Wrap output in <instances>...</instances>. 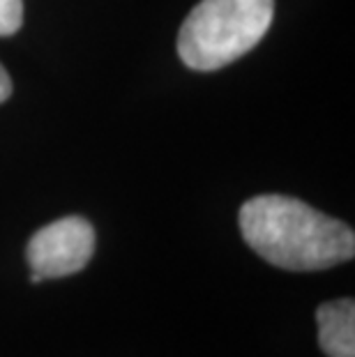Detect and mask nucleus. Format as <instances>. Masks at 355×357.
<instances>
[{
	"label": "nucleus",
	"instance_id": "obj_1",
	"mask_svg": "<svg viewBox=\"0 0 355 357\" xmlns=\"http://www.w3.org/2000/svg\"><path fill=\"white\" fill-rule=\"evenodd\" d=\"M240 233L263 261L291 272H316L355 256L351 226L305 201L263 194L240 208Z\"/></svg>",
	"mask_w": 355,
	"mask_h": 357
},
{
	"label": "nucleus",
	"instance_id": "obj_3",
	"mask_svg": "<svg viewBox=\"0 0 355 357\" xmlns=\"http://www.w3.org/2000/svg\"><path fill=\"white\" fill-rule=\"evenodd\" d=\"M95 254V229L83 217H63L33 233L26 261L33 270L30 281L60 279L81 272Z\"/></svg>",
	"mask_w": 355,
	"mask_h": 357
},
{
	"label": "nucleus",
	"instance_id": "obj_2",
	"mask_svg": "<svg viewBox=\"0 0 355 357\" xmlns=\"http://www.w3.org/2000/svg\"><path fill=\"white\" fill-rule=\"evenodd\" d=\"M275 0H201L178 33V53L196 72H215L252 51L273 26Z\"/></svg>",
	"mask_w": 355,
	"mask_h": 357
},
{
	"label": "nucleus",
	"instance_id": "obj_6",
	"mask_svg": "<svg viewBox=\"0 0 355 357\" xmlns=\"http://www.w3.org/2000/svg\"><path fill=\"white\" fill-rule=\"evenodd\" d=\"M12 95V79L10 74H7V70L3 65H0V104H3L5 100H10Z\"/></svg>",
	"mask_w": 355,
	"mask_h": 357
},
{
	"label": "nucleus",
	"instance_id": "obj_4",
	"mask_svg": "<svg viewBox=\"0 0 355 357\" xmlns=\"http://www.w3.org/2000/svg\"><path fill=\"white\" fill-rule=\"evenodd\" d=\"M319 346L326 357H355V302L351 298L323 302L316 309Z\"/></svg>",
	"mask_w": 355,
	"mask_h": 357
},
{
	"label": "nucleus",
	"instance_id": "obj_5",
	"mask_svg": "<svg viewBox=\"0 0 355 357\" xmlns=\"http://www.w3.org/2000/svg\"><path fill=\"white\" fill-rule=\"evenodd\" d=\"M24 24V0H0V37L19 33Z\"/></svg>",
	"mask_w": 355,
	"mask_h": 357
}]
</instances>
